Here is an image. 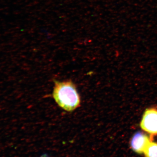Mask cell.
Listing matches in <instances>:
<instances>
[{"mask_svg":"<svg viewBox=\"0 0 157 157\" xmlns=\"http://www.w3.org/2000/svg\"><path fill=\"white\" fill-rule=\"evenodd\" d=\"M52 96L58 105L67 112H72L80 106V97L76 86L71 80H55Z\"/></svg>","mask_w":157,"mask_h":157,"instance_id":"6da1fadb","label":"cell"},{"mask_svg":"<svg viewBox=\"0 0 157 157\" xmlns=\"http://www.w3.org/2000/svg\"><path fill=\"white\" fill-rule=\"evenodd\" d=\"M141 128L153 137L157 135V109H146L144 113L140 123Z\"/></svg>","mask_w":157,"mask_h":157,"instance_id":"7a4b0ae2","label":"cell"},{"mask_svg":"<svg viewBox=\"0 0 157 157\" xmlns=\"http://www.w3.org/2000/svg\"><path fill=\"white\" fill-rule=\"evenodd\" d=\"M153 137H148L143 132H136L130 141V146L133 151L139 154H142L148 144L152 140Z\"/></svg>","mask_w":157,"mask_h":157,"instance_id":"3957f363","label":"cell"},{"mask_svg":"<svg viewBox=\"0 0 157 157\" xmlns=\"http://www.w3.org/2000/svg\"><path fill=\"white\" fill-rule=\"evenodd\" d=\"M145 157H157V143L151 140L144 151Z\"/></svg>","mask_w":157,"mask_h":157,"instance_id":"277c9868","label":"cell"}]
</instances>
